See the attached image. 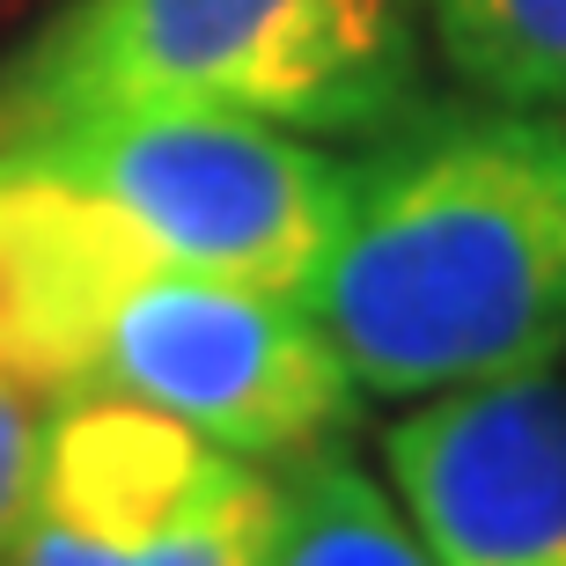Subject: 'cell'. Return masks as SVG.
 I'll return each mask as SVG.
<instances>
[{
    "instance_id": "5",
    "label": "cell",
    "mask_w": 566,
    "mask_h": 566,
    "mask_svg": "<svg viewBox=\"0 0 566 566\" xmlns=\"http://www.w3.org/2000/svg\"><path fill=\"white\" fill-rule=\"evenodd\" d=\"M280 463L133 398H52L8 566H265Z\"/></svg>"
},
{
    "instance_id": "1",
    "label": "cell",
    "mask_w": 566,
    "mask_h": 566,
    "mask_svg": "<svg viewBox=\"0 0 566 566\" xmlns=\"http://www.w3.org/2000/svg\"><path fill=\"white\" fill-rule=\"evenodd\" d=\"M302 302L360 398L559 368L566 126L515 104L405 111L354 163V207Z\"/></svg>"
},
{
    "instance_id": "9",
    "label": "cell",
    "mask_w": 566,
    "mask_h": 566,
    "mask_svg": "<svg viewBox=\"0 0 566 566\" xmlns=\"http://www.w3.org/2000/svg\"><path fill=\"white\" fill-rule=\"evenodd\" d=\"M38 434H44V398L0 376V566L15 545L22 501H30V471H38Z\"/></svg>"
},
{
    "instance_id": "8",
    "label": "cell",
    "mask_w": 566,
    "mask_h": 566,
    "mask_svg": "<svg viewBox=\"0 0 566 566\" xmlns=\"http://www.w3.org/2000/svg\"><path fill=\"white\" fill-rule=\"evenodd\" d=\"M420 30L479 104L566 111V0H420Z\"/></svg>"
},
{
    "instance_id": "3",
    "label": "cell",
    "mask_w": 566,
    "mask_h": 566,
    "mask_svg": "<svg viewBox=\"0 0 566 566\" xmlns=\"http://www.w3.org/2000/svg\"><path fill=\"white\" fill-rule=\"evenodd\" d=\"M0 177L66 185L169 265L251 280L294 302L354 207V163L316 133L177 104L0 126Z\"/></svg>"
},
{
    "instance_id": "7",
    "label": "cell",
    "mask_w": 566,
    "mask_h": 566,
    "mask_svg": "<svg viewBox=\"0 0 566 566\" xmlns=\"http://www.w3.org/2000/svg\"><path fill=\"white\" fill-rule=\"evenodd\" d=\"M265 566H434L398 493H382L346 449L280 463V523Z\"/></svg>"
},
{
    "instance_id": "4",
    "label": "cell",
    "mask_w": 566,
    "mask_h": 566,
    "mask_svg": "<svg viewBox=\"0 0 566 566\" xmlns=\"http://www.w3.org/2000/svg\"><path fill=\"white\" fill-rule=\"evenodd\" d=\"M66 398H133L235 457L294 463L354 427L360 390L310 302L147 251L96 310Z\"/></svg>"
},
{
    "instance_id": "2",
    "label": "cell",
    "mask_w": 566,
    "mask_h": 566,
    "mask_svg": "<svg viewBox=\"0 0 566 566\" xmlns=\"http://www.w3.org/2000/svg\"><path fill=\"white\" fill-rule=\"evenodd\" d=\"M420 0H60L0 60V126L177 104L354 140L420 111Z\"/></svg>"
},
{
    "instance_id": "6",
    "label": "cell",
    "mask_w": 566,
    "mask_h": 566,
    "mask_svg": "<svg viewBox=\"0 0 566 566\" xmlns=\"http://www.w3.org/2000/svg\"><path fill=\"white\" fill-rule=\"evenodd\" d=\"M382 471L434 566H566L559 368L420 398L382 427Z\"/></svg>"
}]
</instances>
